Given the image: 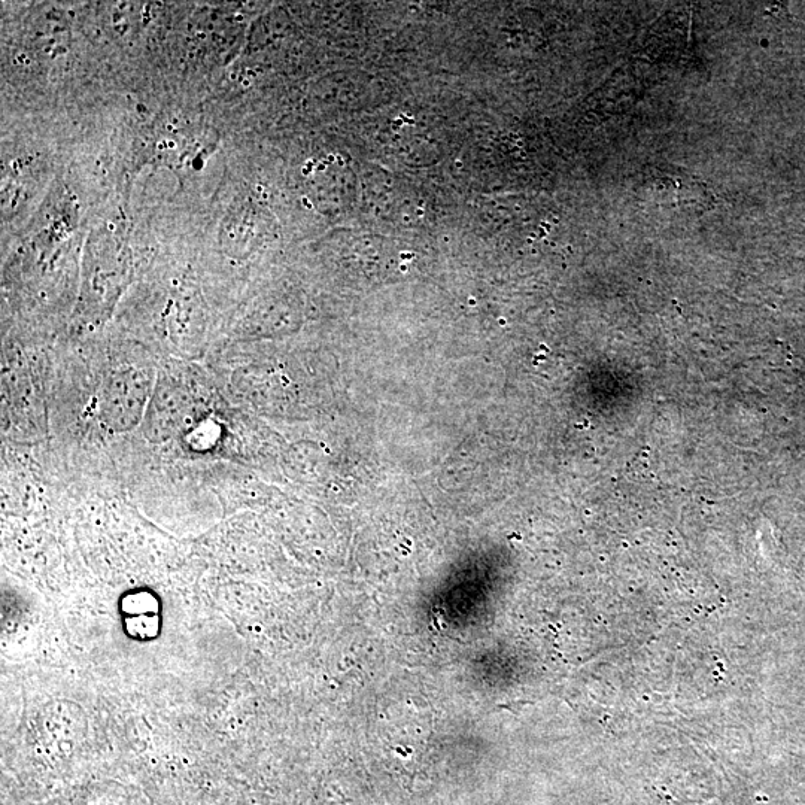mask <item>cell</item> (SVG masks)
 I'll list each match as a JSON object with an SVG mask.
<instances>
[{
  "label": "cell",
  "mask_w": 805,
  "mask_h": 805,
  "mask_svg": "<svg viewBox=\"0 0 805 805\" xmlns=\"http://www.w3.org/2000/svg\"><path fill=\"white\" fill-rule=\"evenodd\" d=\"M153 390L150 370L130 366L112 373L100 400L103 424L115 433L142 425Z\"/></svg>",
  "instance_id": "cell-1"
},
{
  "label": "cell",
  "mask_w": 805,
  "mask_h": 805,
  "mask_svg": "<svg viewBox=\"0 0 805 805\" xmlns=\"http://www.w3.org/2000/svg\"><path fill=\"white\" fill-rule=\"evenodd\" d=\"M194 400L187 388L173 379H160L154 385L147 413L142 421L145 439L151 443H166L178 436L190 424Z\"/></svg>",
  "instance_id": "cell-2"
}]
</instances>
